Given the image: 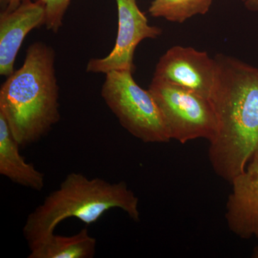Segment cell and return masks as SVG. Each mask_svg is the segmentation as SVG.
<instances>
[{
    "label": "cell",
    "instance_id": "obj_13",
    "mask_svg": "<svg viewBox=\"0 0 258 258\" xmlns=\"http://www.w3.org/2000/svg\"><path fill=\"white\" fill-rule=\"evenodd\" d=\"M45 6V24L47 30L58 32L71 0H40Z\"/></svg>",
    "mask_w": 258,
    "mask_h": 258
},
{
    "label": "cell",
    "instance_id": "obj_8",
    "mask_svg": "<svg viewBox=\"0 0 258 258\" xmlns=\"http://www.w3.org/2000/svg\"><path fill=\"white\" fill-rule=\"evenodd\" d=\"M231 184L225 213L229 228L240 238H258V147Z\"/></svg>",
    "mask_w": 258,
    "mask_h": 258
},
{
    "label": "cell",
    "instance_id": "obj_14",
    "mask_svg": "<svg viewBox=\"0 0 258 258\" xmlns=\"http://www.w3.org/2000/svg\"><path fill=\"white\" fill-rule=\"evenodd\" d=\"M25 0H0L3 11L11 12L18 8Z\"/></svg>",
    "mask_w": 258,
    "mask_h": 258
},
{
    "label": "cell",
    "instance_id": "obj_6",
    "mask_svg": "<svg viewBox=\"0 0 258 258\" xmlns=\"http://www.w3.org/2000/svg\"><path fill=\"white\" fill-rule=\"evenodd\" d=\"M118 9V28L114 47L106 57L90 60L86 71L104 74L113 71L134 73L136 49L145 39H155L162 30L149 25L145 15L139 10L137 0H115Z\"/></svg>",
    "mask_w": 258,
    "mask_h": 258
},
{
    "label": "cell",
    "instance_id": "obj_3",
    "mask_svg": "<svg viewBox=\"0 0 258 258\" xmlns=\"http://www.w3.org/2000/svg\"><path fill=\"white\" fill-rule=\"evenodd\" d=\"M112 209H120L134 221L139 220V199L125 181L111 183L71 172L58 189L28 215L23 227L24 237L30 247L53 234L56 227L66 219L75 217L91 225Z\"/></svg>",
    "mask_w": 258,
    "mask_h": 258
},
{
    "label": "cell",
    "instance_id": "obj_2",
    "mask_svg": "<svg viewBox=\"0 0 258 258\" xmlns=\"http://www.w3.org/2000/svg\"><path fill=\"white\" fill-rule=\"evenodd\" d=\"M55 62L53 49L35 42L0 88V113L20 147L38 142L60 119Z\"/></svg>",
    "mask_w": 258,
    "mask_h": 258
},
{
    "label": "cell",
    "instance_id": "obj_11",
    "mask_svg": "<svg viewBox=\"0 0 258 258\" xmlns=\"http://www.w3.org/2000/svg\"><path fill=\"white\" fill-rule=\"evenodd\" d=\"M96 239L82 229L72 236L55 233L30 247L28 258H91L96 254Z\"/></svg>",
    "mask_w": 258,
    "mask_h": 258
},
{
    "label": "cell",
    "instance_id": "obj_1",
    "mask_svg": "<svg viewBox=\"0 0 258 258\" xmlns=\"http://www.w3.org/2000/svg\"><path fill=\"white\" fill-rule=\"evenodd\" d=\"M216 83L211 100L217 118L209 159L227 182L240 175L258 147V69L225 55L215 56Z\"/></svg>",
    "mask_w": 258,
    "mask_h": 258
},
{
    "label": "cell",
    "instance_id": "obj_7",
    "mask_svg": "<svg viewBox=\"0 0 258 258\" xmlns=\"http://www.w3.org/2000/svg\"><path fill=\"white\" fill-rule=\"evenodd\" d=\"M217 76V61L208 52L176 45L161 56L154 79L190 90L210 99Z\"/></svg>",
    "mask_w": 258,
    "mask_h": 258
},
{
    "label": "cell",
    "instance_id": "obj_4",
    "mask_svg": "<svg viewBox=\"0 0 258 258\" xmlns=\"http://www.w3.org/2000/svg\"><path fill=\"white\" fill-rule=\"evenodd\" d=\"M129 71L107 73L101 96L120 124L144 143L171 140L154 97L139 86Z\"/></svg>",
    "mask_w": 258,
    "mask_h": 258
},
{
    "label": "cell",
    "instance_id": "obj_9",
    "mask_svg": "<svg viewBox=\"0 0 258 258\" xmlns=\"http://www.w3.org/2000/svg\"><path fill=\"white\" fill-rule=\"evenodd\" d=\"M45 6L40 0H25L11 12L0 14V75L14 73L19 50L28 34L45 24Z\"/></svg>",
    "mask_w": 258,
    "mask_h": 258
},
{
    "label": "cell",
    "instance_id": "obj_16",
    "mask_svg": "<svg viewBox=\"0 0 258 258\" xmlns=\"http://www.w3.org/2000/svg\"><path fill=\"white\" fill-rule=\"evenodd\" d=\"M252 257L254 258H258V246L254 249L253 253H252Z\"/></svg>",
    "mask_w": 258,
    "mask_h": 258
},
{
    "label": "cell",
    "instance_id": "obj_5",
    "mask_svg": "<svg viewBox=\"0 0 258 258\" xmlns=\"http://www.w3.org/2000/svg\"><path fill=\"white\" fill-rule=\"evenodd\" d=\"M149 90L159 107L171 140L185 144L198 139L210 142L214 138L217 118L210 98L154 78Z\"/></svg>",
    "mask_w": 258,
    "mask_h": 258
},
{
    "label": "cell",
    "instance_id": "obj_15",
    "mask_svg": "<svg viewBox=\"0 0 258 258\" xmlns=\"http://www.w3.org/2000/svg\"><path fill=\"white\" fill-rule=\"evenodd\" d=\"M242 2L249 11H258V0H242Z\"/></svg>",
    "mask_w": 258,
    "mask_h": 258
},
{
    "label": "cell",
    "instance_id": "obj_10",
    "mask_svg": "<svg viewBox=\"0 0 258 258\" xmlns=\"http://www.w3.org/2000/svg\"><path fill=\"white\" fill-rule=\"evenodd\" d=\"M20 147L0 113V174L15 184L40 191L45 186V175L26 162L20 155Z\"/></svg>",
    "mask_w": 258,
    "mask_h": 258
},
{
    "label": "cell",
    "instance_id": "obj_12",
    "mask_svg": "<svg viewBox=\"0 0 258 258\" xmlns=\"http://www.w3.org/2000/svg\"><path fill=\"white\" fill-rule=\"evenodd\" d=\"M213 0H154L149 13L154 18L183 23L195 15L208 13Z\"/></svg>",
    "mask_w": 258,
    "mask_h": 258
}]
</instances>
